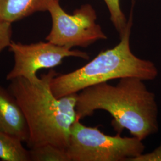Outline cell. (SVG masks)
I'll return each instance as SVG.
<instances>
[{"label": "cell", "instance_id": "6da1fadb", "mask_svg": "<svg viewBox=\"0 0 161 161\" xmlns=\"http://www.w3.org/2000/svg\"><path fill=\"white\" fill-rule=\"evenodd\" d=\"M144 81L127 77L116 86L104 82L84 88L77 94L76 118L80 120L98 110H105L112 116L111 125L118 134L125 129L144 140L159 130L155 95Z\"/></svg>", "mask_w": 161, "mask_h": 161}, {"label": "cell", "instance_id": "9c48e42d", "mask_svg": "<svg viewBox=\"0 0 161 161\" xmlns=\"http://www.w3.org/2000/svg\"><path fill=\"white\" fill-rule=\"evenodd\" d=\"M20 139L0 130V160L30 161L29 150Z\"/></svg>", "mask_w": 161, "mask_h": 161}, {"label": "cell", "instance_id": "ba28073f", "mask_svg": "<svg viewBox=\"0 0 161 161\" xmlns=\"http://www.w3.org/2000/svg\"><path fill=\"white\" fill-rule=\"evenodd\" d=\"M53 0H0V19L9 23L48 11Z\"/></svg>", "mask_w": 161, "mask_h": 161}, {"label": "cell", "instance_id": "8fae6325", "mask_svg": "<svg viewBox=\"0 0 161 161\" xmlns=\"http://www.w3.org/2000/svg\"><path fill=\"white\" fill-rule=\"evenodd\" d=\"M104 1L109 12L110 20L121 36L126 29L128 20L122 11L120 0H104Z\"/></svg>", "mask_w": 161, "mask_h": 161}, {"label": "cell", "instance_id": "30bf717a", "mask_svg": "<svg viewBox=\"0 0 161 161\" xmlns=\"http://www.w3.org/2000/svg\"><path fill=\"white\" fill-rule=\"evenodd\" d=\"M30 161H70L66 149L51 144L29 149Z\"/></svg>", "mask_w": 161, "mask_h": 161}, {"label": "cell", "instance_id": "7c38bea8", "mask_svg": "<svg viewBox=\"0 0 161 161\" xmlns=\"http://www.w3.org/2000/svg\"><path fill=\"white\" fill-rule=\"evenodd\" d=\"M12 23L0 19V53L12 42Z\"/></svg>", "mask_w": 161, "mask_h": 161}, {"label": "cell", "instance_id": "52a82bcc", "mask_svg": "<svg viewBox=\"0 0 161 161\" xmlns=\"http://www.w3.org/2000/svg\"><path fill=\"white\" fill-rule=\"evenodd\" d=\"M0 130L26 143L29 130L16 98L8 89L0 86Z\"/></svg>", "mask_w": 161, "mask_h": 161}, {"label": "cell", "instance_id": "277c9868", "mask_svg": "<svg viewBox=\"0 0 161 161\" xmlns=\"http://www.w3.org/2000/svg\"><path fill=\"white\" fill-rule=\"evenodd\" d=\"M145 146L136 137L111 136L98 127H86L76 118L66 148L70 161H131L143 153Z\"/></svg>", "mask_w": 161, "mask_h": 161}, {"label": "cell", "instance_id": "8992f818", "mask_svg": "<svg viewBox=\"0 0 161 161\" xmlns=\"http://www.w3.org/2000/svg\"><path fill=\"white\" fill-rule=\"evenodd\" d=\"M8 49L14 58L13 67L6 76L8 80L23 78L34 82L40 78L36 75L38 70L52 69L62 64L65 58L88 60L90 58L86 52L59 46L49 41L26 44L12 41Z\"/></svg>", "mask_w": 161, "mask_h": 161}, {"label": "cell", "instance_id": "7a4b0ae2", "mask_svg": "<svg viewBox=\"0 0 161 161\" xmlns=\"http://www.w3.org/2000/svg\"><path fill=\"white\" fill-rule=\"evenodd\" d=\"M58 75L52 69L34 82L23 78L10 80L8 90L16 98L28 124L29 149L45 144L68 147L70 128L76 119L78 93L56 97L51 82Z\"/></svg>", "mask_w": 161, "mask_h": 161}, {"label": "cell", "instance_id": "4fadbf2b", "mask_svg": "<svg viewBox=\"0 0 161 161\" xmlns=\"http://www.w3.org/2000/svg\"><path fill=\"white\" fill-rule=\"evenodd\" d=\"M131 161H161V143L153 152L146 154L142 153Z\"/></svg>", "mask_w": 161, "mask_h": 161}, {"label": "cell", "instance_id": "3957f363", "mask_svg": "<svg viewBox=\"0 0 161 161\" xmlns=\"http://www.w3.org/2000/svg\"><path fill=\"white\" fill-rule=\"evenodd\" d=\"M132 25L131 12L126 29L116 46L100 52L79 69L54 76L51 82L54 96L63 97L78 93L93 85L127 77H135L143 80H155L158 75L155 64L150 60L137 57L131 51Z\"/></svg>", "mask_w": 161, "mask_h": 161}, {"label": "cell", "instance_id": "5b68a950", "mask_svg": "<svg viewBox=\"0 0 161 161\" xmlns=\"http://www.w3.org/2000/svg\"><path fill=\"white\" fill-rule=\"evenodd\" d=\"M47 12L50 14L52 25L46 40L54 44L70 49L86 48L108 38L96 23V12L90 4H84L70 14L62 8L60 0H53Z\"/></svg>", "mask_w": 161, "mask_h": 161}]
</instances>
